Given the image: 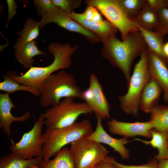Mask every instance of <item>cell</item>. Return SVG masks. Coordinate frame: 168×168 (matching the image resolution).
Returning a JSON list of instances; mask_svg holds the SVG:
<instances>
[{
  "instance_id": "obj_28",
  "label": "cell",
  "mask_w": 168,
  "mask_h": 168,
  "mask_svg": "<svg viewBox=\"0 0 168 168\" xmlns=\"http://www.w3.org/2000/svg\"><path fill=\"white\" fill-rule=\"evenodd\" d=\"M157 13L158 22L154 31L163 37L168 34V6L161 9Z\"/></svg>"
},
{
  "instance_id": "obj_30",
  "label": "cell",
  "mask_w": 168,
  "mask_h": 168,
  "mask_svg": "<svg viewBox=\"0 0 168 168\" xmlns=\"http://www.w3.org/2000/svg\"><path fill=\"white\" fill-rule=\"evenodd\" d=\"M57 7L68 13L73 12L75 9L80 7L82 1L81 0H52Z\"/></svg>"
},
{
  "instance_id": "obj_17",
  "label": "cell",
  "mask_w": 168,
  "mask_h": 168,
  "mask_svg": "<svg viewBox=\"0 0 168 168\" xmlns=\"http://www.w3.org/2000/svg\"><path fill=\"white\" fill-rule=\"evenodd\" d=\"M162 90L156 81L151 77L145 86L140 95V109L149 113L157 104Z\"/></svg>"
},
{
  "instance_id": "obj_2",
  "label": "cell",
  "mask_w": 168,
  "mask_h": 168,
  "mask_svg": "<svg viewBox=\"0 0 168 168\" xmlns=\"http://www.w3.org/2000/svg\"><path fill=\"white\" fill-rule=\"evenodd\" d=\"M78 48V45L72 47L68 43H52L47 48L54 57V60L49 65L44 67L32 66L20 75H16L13 71H9L7 74L18 83L32 86L40 91L45 80L54 72L71 67L72 56Z\"/></svg>"
},
{
  "instance_id": "obj_14",
  "label": "cell",
  "mask_w": 168,
  "mask_h": 168,
  "mask_svg": "<svg viewBox=\"0 0 168 168\" xmlns=\"http://www.w3.org/2000/svg\"><path fill=\"white\" fill-rule=\"evenodd\" d=\"M147 50L149 74L161 87L164 101L168 103V68L166 63L158 56L147 49Z\"/></svg>"
},
{
  "instance_id": "obj_21",
  "label": "cell",
  "mask_w": 168,
  "mask_h": 168,
  "mask_svg": "<svg viewBox=\"0 0 168 168\" xmlns=\"http://www.w3.org/2000/svg\"><path fill=\"white\" fill-rule=\"evenodd\" d=\"M137 26L146 43L147 49L159 57L166 63L163 50L164 44L163 37L155 31L147 30L138 25Z\"/></svg>"
},
{
  "instance_id": "obj_34",
  "label": "cell",
  "mask_w": 168,
  "mask_h": 168,
  "mask_svg": "<svg viewBox=\"0 0 168 168\" xmlns=\"http://www.w3.org/2000/svg\"><path fill=\"white\" fill-rule=\"evenodd\" d=\"M104 20L99 12V10L94 7L91 19L90 20L96 22H100Z\"/></svg>"
},
{
  "instance_id": "obj_9",
  "label": "cell",
  "mask_w": 168,
  "mask_h": 168,
  "mask_svg": "<svg viewBox=\"0 0 168 168\" xmlns=\"http://www.w3.org/2000/svg\"><path fill=\"white\" fill-rule=\"evenodd\" d=\"M85 3L96 8L119 31L122 40L130 33L139 30L137 24L127 16L117 0H87Z\"/></svg>"
},
{
  "instance_id": "obj_16",
  "label": "cell",
  "mask_w": 168,
  "mask_h": 168,
  "mask_svg": "<svg viewBox=\"0 0 168 168\" xmlns=\"http://www.w3.org/2000/svg\"><path fill=\"white\" fill-rule=\"evenodd\" d=\"M69 14L86 29L99 37L102 43L115 36L118 29L108 21L104 20L96 22L91 21L87 19L83 13L74 12Z\"/></svg>"
},
{
  "instance_id": "obj_3",
  "label": "cell",
  "mask_w": 168,
  "mask_h": 168,
  "mask_svg": "<svg viewBox=\"0 0 168 168\" xmlns=\"http://www.w3.org/2000/svg\"><path fill=\"white\" fill-rule=\"evenodd\" d=\"M39 104L45 108L58 104L61 98L72 97L83 100L82 91L74 77L62 69L49 76L40 89Z\"/></svg>"
},
{
  "instance_id": "obj_10",
  "label": "cell",
  "mask_w": 168,
  "mask_h": 168,
  "mask_svg": "<svg viewBox=\"0 0 168 168\" xmlns=\"http://www.w3.org/2000/svg\"><path fill=\"white\" fill-rule=\"evenodd\" d=\"M50 23H55L69 31L79 33L90 43H96L101 41L99 37L86 29L71 17L68 13L58 7L42 16L40 21V29H42Z\"/></svg>"
},
{
  "instance_id": "obj_24",
  "label": "cell",
  "mask_w": 168,
  "mask_h": 168,
  "mask_svg": "<svg viewBox=\"0 0 168 168\" xmlns=\"http://www.w3.org/2000/svg\"><path fill=\"white\" fill-rule=\"evenodd\" d=\"M137 24L148 30H152L158 24L157 12L152 9L147 2L137 16L133 20Z\"/></svg>"
},
{
  "instance_id": "obj_36",
  "label": "cell",
  "mask_w": 168,
  "mask_h": 168,
  "mask_svg": "<svg viewBox=\"0 0 168 168\" xmlns=\"http://www.w3.org/2000/svg\"><path fill=\"white\" fill-rule=\"evenodd\" d=\"M163 50L164 55L166 59V64L168 65V41L164 43Z\"/></svg>"
},
{
  "instance_id": "obj_32",
  "label": "cell",
  "mask_w": 168,
  "mask_h": 168,
  "mask_svg": "<svg viewBox=\"0 0 168 168\" xmlns=\"http://www.w3.org/2000/svg\"><path fill=\"white\" fill-rule=\"evenodd\" d=\"M6 2L8 8V18L6 27H7L8 23L16 14L17 8L16 2L13 0H7Z\"/></svg>"
},
{
  "instance_id": "obj_38",
  "label": "cell",
  "mask_w": 168,
  "mask_h": 168,
  "mask_svg": "<svg viewBox=\"0 0 168 168\" xmlns=\"http://www.w3.org/2000/svg\"><path fill=\"white\" fill-rule=\"evenodd\" d=\"M30 168H40L38 165L35 164L31 166Z\"/></svg>"
},
{
  "instance_id": "obj_35",
  "label": "cell",
  "mask_w": 168,
  "mask_h": 168,
  "mask_svg": "<svg viewBox=\"0 0 168 168\" xmlns=\"http://www.w3.org/2000/svg\"><path fill=\"white\" fill-rule=\"evenodd\" d=\"M93 168H116L111 162L104 160L97 164Z\"/></svg>"
},
{
  "instance_id": "obj_31",
  "label": "cell",
  "mask_w": 168,
  "mask_h": 168,
  "mask_svg": "<svg viewBox=\"0 0 168 168\" xmlns=\"http://www.w3.org/2000/svg\"><path fill=\"white\" fill-rule=\"evenodd\" d=\"M33 4L38 13L41 16L57 7L52 0H34Z\"/></svg>"
},
{
  "instance_id": "obj_5",
  "label": "cell",
  "mask_w": 168,
  "mask_h": 168,
  "mask_svg": "<svg viewBox=\"0 0 168 168\" xmlns=\"http://www.w3.org/2000/svg\"><path fill=\"white\" fill-rule=\"evenodd\" d=\"M135 65L133 73L124 95L119 97V107L127 114L138 116L140 109L139 101L142 91L151 77L147 68V50L145 49Z\"/></svg>"
},
{
  "instance_id": "obj_22",
  "label": "cell",
  "mask_w": 168,
  "mask_h": 168,
  "mask_svg": "<svg viewBox=\"0 0 168 168\" xmlns=\"http://www.w3.org/2000/svg\"><path fill=\"white\" fill-rule=\"evenodd\" d=\"M40 29V21L29 18L26 21L23 28L18 31L19 36L14 46V49L28 42L34 40L38 36Z\"/></svg>"
},
{
  "instance_id": "obj_33",
  "label": "cell",
  "mask_w": 168,
  "mask_h": 168,
  "mask_svg": "<svg viewBox=\"0 0 168 168\" xmlns=\"http://www.w3.org/2000/svg\"><path fill=\"white\" fill-rule=\"evenodd\" d=\"M147 3L152 9L157 12L162 8L168 6L166 0H147Z\"/></svg>"
},
{
  "instance_id": "obj_7",
  "label": "cell",
  "mask_w": 168,
  "mask_h": 168,
  "mask_svg": "<svg viewBox=\"0 0 168 168\" xmlns=\"http://www.w3.org/2000/svg\"><path fill=\"white\" fill-rule=\"evenodd\" d=\"M70 144V149L76 168H93L104 161L110 152L102 144L85 137Z\"/></svg>"
},
{
  "instance_id": "obj_1",
  "label": "cell",
  "mask_w": 168,
  "mask_h": 168,
  "mask_svg": "<svg viewBox=\"0 0 168 168\" xmlns=\"http://www.w3.org/2000/svg\"><path fill=\"white\" fill-rule=\"evenodd\" d=\"M103 44L101 50L102 57L122 71L128 86L133 60L147 48L141 34L139 30L132 32L121 41L115 36Z\"/></svg>"
},
{
  "instance_id": "obj_19",
  "label": "cell",
  "mask_w": 168,
  "mask_h": 168,
  "mask_svg": "<svg viewBox=\"0 0 168 168\" xmlns=\"http://www.w3.org/2000/svg\"><path fill=\"white\" fill-rule=\"evenodd\" d=\"M35 40L26 43L14 49L15 58L24 69H29L34 62L33 58L40 55H47L46 52L40 50Z\"/></svg>"
},
{
  "instance_id": "obj_8",
  "label": "cell",
  "mask_w": 168,
  "mask_h": 168,
  "mask_svg": "<svg viewBox=\"0 0 168 168\" xmlns=\"http://www.w3.org/2000/svg\"><path fill=\"white\" fill-rule=\"evenodd\" d=\"M44 120L43 115L41 114L33 128L23 134L18 142L15 143L11 139L12 144L9 148L12 153L26 159L42 157L43 148L45 142L42 133Z\"/></svg>"
},
{
  "instance_id": "obj_4",
  "label": "cell",
  "mask_w": 168,
  "mask_h": 168,
  "mask_svg": "<svg viewBox=\"0 0 168 168\" xmlns=\"http://www.w3.org/2000/svg\"><path fill=\"white\" fill-rule=\"evenodd\" d=\"M93 132L91 124L88 119L76 122L62 128H46L44 133L45 142L43 148L44 160L50 159L67 145L86 137Z\"/></svg>"
},
{
  "instance_id": "obj_29",
  "label": "cell",
  "mask_w": 168,
  "mask_h": 168,
  "mask_svg": "<svg viewBox=\"0 0 168 168\" xmlns=\"http://www.w3.org/2000/svg\"><path fill=\"white\" fill-rule=\"evenodd\" d=\"M104 160L111 162L116 168H159L158 161L154 158L146 163L139 165L123 164L117 161L114 157L109 156Z\"/></svg>"
},
{
  "instance_id": "obj_12",
  "label": "cell",
  "mask_w": 168,
  "mask_h": 168,
  "mask_svg": "<svg viewBox=\"0 0 168 168\" xmlns=\"http://www.w3.org/2000/svg\"><path fill=\"white\" fill-rule=\"evenodd\" d=\"M107 125L111 133L127 138L137 136L148 138H151V131L152 128L149 121L130 123L120 121L114 119L108 121Z\"/></svg>"
},
{
  "instance_id": "obj_6",
  "label": "cell",
  "mask_w": 168,
  "mask_h": 168,
  "mask_svg": "<svg viewBox=\"0 0 168 168\" xmlns=\"http://www.w3.org/2000/svg\"><path fill=\"white\" fill-rule=\"evenodd\" d=\"M74 98H65L58 104L46 109L42 113L46 128L55 129L70 126L82 114L93 111L85 102H76Z\"/></svg>"
},
{
  "instance_id": "obj_37",
  "label": "cell",
  "mask_w": 168,
  "mask_h": 168,
  "mask_svg": "<svg viewBox=\"0 0 168 168\" xmlns=\"http://www.w3.org/2000/svg\"><path fill=\"white\" fill-rule=\"evenodd\" d=\"M159 168H168V159L158 161Z\"/></svg>"
},
{
  "instance_id": "obj_39",
  "label": "cell",
  "mask_w": 168,
  "mask_h": 168,
  "mask_svg": "<svg viewBox=\"0 0 168 168\" xmlns=\"http://www.w3.org/2000/svg\"><path fill=\"white\" fill-rule=\"evenodd\" d=\"M166 2L167 5L168 6V0H166Z\"/></svg>"
},
{
  "instance_id": "obj_26",
  "label": "cell",
  "mask_w": 168,
  "mask_h": 168,
  "mask_svg": "<svg viewBox=\"0 0 168 168\" xmlns=\"http://www.w3.org/2000/svg\"><path fill=\"white\" fill-rule=\"evenodd\" d=\"M3 81L0 82V90L10 93L19 91L29 92L35 96H40V92L38 89L32 86L21 84L13 80L6 74L3 76Z\"/></svg>"
},
{
  "instance_id": "obj_18",
  "label": "cell",
  "mask_w": 168,
  "mask_h": 168,
  "mask_svg": "<svg viewBox=\"0 0 168 168\" xmlns=\"http://www.w3.org/2000/svg\"><path fill=\"white\" fill-rule=\"evenodd\" d=\"M151 133V139L149 141L138 138L135 140L157 149L158 154L154 158L157 161L168 159V131H158L152 129Z\"/></svg>"
},
{
  "instance_id": "obj_11",
  "label": "cell",
  "mask_w": 168,
  "mask_h": 168,
  "mask_svg": "<svg viewBox=\"0 0 168 168\" xmlns=\"http://www.w3.org/2000/svg\"><path fill=\"white\" fill-rule=\"evenodd\" d=\"M89 88L82 91L83 100L96 114L105 119L110 117L109 104L102 90V86L97 77L91 73Z\"/></svg>"
},
{
  "instance_id": "obj_20",
  "label": "cell",
  "mask_w": 168,
  "mask_h": 168,
  "mask_svg": "<svg viewBox=\"0 0 168 168\" xmlns=\"http://www.w3.org/2000/svg\"><path fill=\"white\" fill-rule=\"evenodd\" d=\"M39 166L40 168H76L70 149L65 147L53 159L43 160Z\"/></svg>"
},
{
  "instance_id": "obj_23",
  "label": "cell",
  "mask_w": 168,
  "mask_h": 168,
  "mask_svg": "<svg viewBox=\"0 0 168 168\" xmlns=\"http://www.w3.org/2000/svg\"><path fill=\"white\" fill-rule=\"evenodd\" d=\"M43 160L42 157L24 159L12 152L0 157V168H30L33 165H39Z\"/></svg>"
},
{
  "instance_id": "obj_13",
  "label": "cell",
  "mask_w": 168,
  "mask_h": 168,
  "mask_svg": "<svg viewBox=\"0 0 168 168\" xmlns=\"http://www.w3.org/2000/svg\"><path fill=\"white\" fill-rule=\"evenodd\" d=\"M96 115L97 120L96 129L85 138L106 144L117 152L122 159H128L130 156L129 151L125 146V145L128 142L127 138L123 137L117 139L110 136L106 132L102 126V121L103 119L97 114H96Z\"/></svg>"
},
{
  "instance_id": "obj_15",
  "label": "cell",
  "mask_w": 168,
  "mask_h": 168,
  "mask_svg": "<svg viewBox=\"0 0 168 168\" xmlns=\"http://www.w3.org/2000/svg\"><path fill=\"white\" fill-rule=\"evenodd\" d=\"M12 108L16 109L9 96V94L0 93V127L2 128L4 133L10 137L12 134L11 127L13 122H24L29 119L31 116L29 111H26L21 116H15L11 112Z\"/></svg>"
},
{
  "instance_id": "obj_25",
  "label": "cell",
  "mask_w": 168,
  "mask_h": 168,
  "mask_svg": "<svg viewBox=\"0 0 168 168\" xmlns=\"http://www.w3.org/2000/svg\"><path fill=\"white\" fill-rule=\"evenodd\" d=\"M150 113L149 121L152 129L158 131H168V106L157 104Z\"/></svg>"
},
{
  "instance_id": "obj_27",
  "label": "cell",
  "mask_w": 168,
  "mask_h": 168,
  "mask_svg": "<svg viewBox=\"0 0 168 168\" xmlns=\"http://www.w3.org/2000/svg\"><path fill=\"white\" fill-rule=\"evenodd\" d=\"M127 16L133 20L146 4L147 0H117Z\"/></svg>"
}]
</instances>
